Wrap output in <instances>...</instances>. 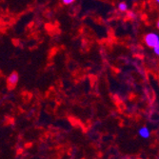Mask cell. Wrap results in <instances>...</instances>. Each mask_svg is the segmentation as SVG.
I'll list each match as a JSON object with an SVG mask.
<instances>
[{"mask_svg":"<svg viewBox=\"0 0 159 159\" xmlns=\"http://www.w3.org/2000/svg\"><path fill=\"white\" fill-rule=\"evenodd\" d=\"M132 1H137V0H132Z\"/></svg>","mask_w":159,"mask_h":159,"instance_id":"cell-10","label":"cell"},{"mask_svg":"<svg viewBox=\"0 0 159 159\" xmlns=\"http://www.w3.org/2000/svg\"><path fill=\"white\" fill-rule=\"evenodd\" d=\"M61 1L64 5H71L73 3H75V0H61Z\"/></svg>","mask_w":159,"mask_h":159,"instance_id":"cell-6","label":"cell"},{"mask_svg":"<svg viewBox=\"0 0 159 159\" xmlns=\"http://www.w3.org/2000/svg\"><path fill=\"white\" fill-rule=\"evenodd\" d=\"M152 50H153V52L155 53V55L159 56V43H158V44H157Z\"/></svg>","mask_w":159,"mask_h":159,"instance_id":"cell-7","label":"cell"},{"mask_svg":"<svg viewBox=\"0 0 159 159\" xmlns=\"http://www.w3.org/2000/svg\"><path fill=\"white\" fill-rule=\"evenodd\" d=\"M18 81H19V75L16 71H12V73L10 74L9 76L7 77V85L10 89L16 88Z\"/></svg>","mask_w":159,"mask_h":159,"instance_id":"cell-2","label":"cell"},{"mask_svg":"<svg viewBox=\"0 0 159 159\" xmlns=\"http://www.w3.org/2000/svg\"><path fill=\"white\" fill-rule=\"evenodd\" d=\"M117 9L120 12H127L129 11V7H128V4L125 2V1H122L120 3H118L117 5Z\"/></svg>","mask_w":159,"mask_h":159,"instance_id":"cell-4","label":"cell"},{"mask_svg":"<svg viewBox=\"0 0 159 159\" xmlns=\"http://www.w3.org/2000/svg\"><path fill=\"white\" fill-rule=\"evenodd\" d=\"M138 135L143 139H148L151 136V132L148 127H141L138 129Z\"/></svg>","mask_w":159,"mask_h":159,"instance_id":"cell-3","label":"cell"},{"mask_svg":"<svg viewBox=\"0 0 159 159\" xmlns=\"http://www.w3.org/2000/svg\"><path fill=\"white\" fill-rule=\"evenodd\" d=\"M144 43L148 48L153 49L159 43V34L155 33H149L144 36Z\"/></svg>","mask_w":159,"mask_h":159,"instance_id":"cell-1","label":"cell"},{"mask_svg":"<svg viewBox=\"0 0 159 159\" xmlns=\"http://www.w3.org/2000/svg\"><path fill=\"white\" fill-rule=\"evenodd\" d=\"M154 1H155V3H156L157 5H159V0H154Z\"/></svg>","mask_w":159,"mask_h":159,"instance_id":"cell-9","label":"cell"},{"mask_svg":"<svg viewBox=\"0 0 159 159\" xmlns=\"http://www.w3.org/2000/svg\"><path fill=\"white\" fill-rule=\"evenodd\" d=\"M127 16H128V18H129V19H135V18L137 17L136 13H135L134 11H127Z\"/></svg>","mask_w":159,"mask_h":159,"instance_id":"cell-5","label":"cell"},{"mask_svg":"<svg viewBox=\"0 0 159 159\" xmlns=\"http://www.w3.org/2000/svg\"><path fill=\"white\" fill-rule=\"evenodd\" d=\"M156 27H157V29L159 30V19L157 20V22H156Z\"/></svg>","mask_w":159,"mask_h":159,"instance_id":"cell-8","label":"cell"}]
</instances>
